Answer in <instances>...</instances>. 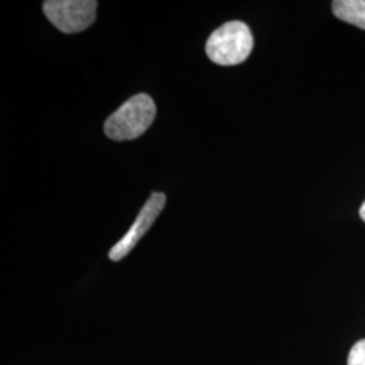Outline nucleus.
I'll return each instance as SVG.
<instances>
[{
    "label": "nucleus",
    "instance_id": "1",
    "mask_svg": "<svg viewBox=\"0 0 365 365\" xmlns=\"http://www.w3.org/2000/svg\"><path fill=\"white\" fill-rule=\"evenodd\" d=\"M156 117V105L146 93L134 95L107 118L106 135L114 141H129L141 137Z\"/></svg>",
    "mask_w": 365,
    "mask_h": 365
},
{
    "label": "nucleus",
    "instance_id": "6",
    "mask_svg": "<svg viewBox=\"0 0 365 365\" xmlns=\"http://www.w3.org/2000/svg\"><path fill=\"white\" fill-rule=\"evenodd\" d=\"M348 365H365V339L353 345L348 356Z\"/></svg>",
    "mask_w": 365,
    "mask_h": 365
},
{
    "label": "nucleus",
    "instance_id": "3",
    "mask_svg": "<svg viewBox=\"0 0 365 365\" xmlns=\"http://www.w3.org/2000/svg\"><path fill=\"white\" fill-rule=\"evenodd\" d=\"M95 0H48L43 13L54 26L66 34L84 31L96 18Z\"/></svg>",
    "mask_w": 365,
    "mask_h": 365
},
{
    "label": "nucleus",
    "instance_id": "5",
    "mask_svg": "<svg viewBox=\"0 0 365 365\" xmlns=\"http://www.w3.org/2000/svg\"><path fill=\"white\" fill-rule=\"evenodd\" d=\"M333 13L341 21L365 30V0H336Z\"/></svg>",
    "mask_w": 365,
    "mask_h": 365
},
{
    "label": "nucleus",
    "instance_id": "4",
    "mask_svg": "<svg viewBox=\"0 0 365 365\" xmlns=\"http://www.w3.org/2000/svg\"><path fill=\"white\" fill-rule=\"evenodd\" d=\"M167 196L163 192H153L150 197L146 200L144 207L140 211L137 220L131 225L129 232L119 240L117 244L111 248L108 257L110 260L119 261L125 259L135 245L140 242V240L144 237L145 233L150 229L157 217L161 214V211L165 206Z\"/></svg>",
    "mask_w": 365,
    "mask_h": 365
},
{
    "label": "nucleus",
    "instance_id": "7",
    "mask_svg": "<svg viewBox=\"0 0 365 365\" xmlns=\"http://www.w3.org/2000/svg\"><path fill=\"white\" fill-rule=\"evenodd\" d=\"M360 217H361V220L365 222V202L363 203L361 209H360Z\"/></svg>",
    "mask_w": 365,
    "mask_h": 365
},
{
    "label": "nucleus",
    "instance_id": "2",
    "mask_svg": "<svg viewBox=\"0 0 365 365\" xmlns=\"http://www.w3.org/2000/svg\"><path fill=\"white\" fill-rule=\"evenodd\" d=\"M253 49L252 31L244 22L233 21L218 27L207 39L206 53L218 66H237L244 63Z\"/></svg>",
    "mask_w": 365,
    "mask_h": 365
}]
</instances>
